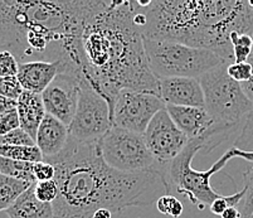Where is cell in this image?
<instances>
[{"label":"cell","mask_w":253,"mask_h":218,"mask_svg":"<svg viewBox=\"0 0 253 218\" xmlns=\"http://www.w3.org/2000/svg\"><path fill=\"white\" fill-rule=\"evenodd\" d=\"M159 95L165 105L204 107L201 80L189 77H168L159 80Z\"/></svg>","instance_id":"obj_13"},{"label":"cell","mask_w":253,"mask_h":218,"mask_svg":"<svg viewBox=\"0 0 253 218\" xmlns=\"http://www.w3.org/2000/svg\"><path fill=\"white\" fill-rule=\"evenodd\" d=\"M136 10V1L125 0H88L87 4L81 37L84 80L107 101L111 120L123 89L159 95V80L149 66L144 37L135 23Z\"/></svg>","instance_id":"obj_2"},{"label":"cell","mask_w":253,"mask_h":218,"mask_svg":"<svg viewBox=\"0 0 253 218\" xmlns=\"http://www.w3.org/2000/svg\"><path fill=\"white\" fill-rule=\"evenodd\" d=\"M163 109H165V102L156 93L123 89L115 101L112 125L144 135L154 116Z\"/></svg>","instance_id":"obj_10"},{"label":"cell","mask_w":253,"mask_h":218,"mask_svg":"<svg viewBox=\"0 0 253 218\" xmlns=\"http://www.w3.org/2000/svg\"><path fill=\"white\" fill-rule=\"evenodd\" d=\"M156 210L162 215L169 216L172 218H178L183 215L184 206L175 196L165 194L156 201Z\"/></svg>","instance_id":"obj_22"},{"label":"cell","mask_w":253,"mask_h":218,"mask_svg":"<svg viewBox=\"0 0 253 218\" xmlns=\"http://www.w3.org/2000/svg\"><path fill=\"white\" fill-rule=\"evenodd\" d=\"M248 4H250V6H251V8L253 9V0H248Z\"/></svg>","instance_id":"obj_36"},{"label":"cell","mask_w":253,"mask_h":218,"mask_svg":"<svg viewBox=\"0 0 253 218\" xmlns=\"http://www.w3.org/2000/svg\"><path fill=\"white\" fill-rule=\"evenodd\" d=\"M33 174L37 182H47V180H53L54 179V167L47 162L34 163L33 165Z\"/></svg>","instance_id":"obj_31"},{"label":"cell","mask_w":253,"mask_h":218,"mask_svg":"<svg viewBox=\"0 0 253 218\" xmlns=\"http://www.w3.org/2000/svg\"><path fill=\"white\" fill-rule=\"evenodd\" d=\"M0 145H10V146H34L37 145L36 140L31 136L27 131L19 128L13 130L9 134L0 136Z\"/></svg>","instance_id":"obj_24"},{"label":"cell","mask_w":253,"mask_h":218,"mask_svg":"<svg viewBox=\"0 0 253 218\" xmlns=\"http://www.w3.org/2000/svg\"><path fill=\"white\" fill-rule=\"evenodd\" d=\"M19 128L20 121L17 110H13L8 114L0 116V136L9 134L10 131L19 129Z\"/></svg>","instance_id":"obj_30"},{"label":"cell","mask_w":253,"mask_h":218,"mask_svg":"<svg viewBox=\"0 0 253 218\" xmlns=\"http://www.w3.org/2000/svg\"><path fill=\"white\" fill-rule=\"evenodd\" d=\"M0 157L19 162L39 163L43 162V154L37 145L34 146H10L0 145Z\"/></svg>","instance_id":"obj_21"},{"label":"cell","mask_w":253,"mask_h":218,"mask_svg":"<svg viewBox=\"0 0 253 218\" xmlns=\"http://www.w3.org/2000/svg\"><path fill=\"white\" fill-rule=\"evenodd\" d=\"M19 71V62L10 52H0V77H15Z\"/></svg>","instance_id":"obj_28"},{"label":"cell","mask_w":253,"mask_h":218,"mask_svg":"<svg viewBox=\"0 0 253 218\" xmlns=\"http://www.w3.org/2000/svg\"><path fill=\"white\" fill-rule=\"evenodd\" d=\"M252 40H253V33H252Z\"/></svg>","instance_id":"obj_38"},{"label":"cell","mask_w":253,"mask_h":218,"mask_svg":"<svg viewBox=\"0 0 253 218\" xmlns=\"http://www.w3.org/2000/svg\"><path fill=\"white\" fill-rule=\"evenodd\" d=\"M98 146L106 164L117 172L135 174L159 169L142 135L112 126L98 140Z\"/></svg>","instance_id":"obj_8"},{"label":"cell","mask_w":253,"mask_h":218,"mask_svg":"<svg viewBox=\"0 0 253 218\" xmlns=\"http://www.w3.org/2000/svg\"><path fill=\"white\" fill-rule=\"evenodd\" d=\"M142 136L156 163L165 167L175 159L190 141L171 120L167 109L154 116Z\"/></svg>","instance_id":"obj_11"},{"label":"cell","mask_w":253,"mask_h":218,"mask_svg":"<svg viewBox=\"0 0 253 218\" xmlns=\"http://www.w3.org/2000/svg\"><path fill=\"white\" fill-rule=\"evenodd\" d=\"M92 218H112V212L109 210H98Z\"/></svg>","instance_id":"obj_35"},{"label":"cell","mask_w":253,"mask_h":218,"mask_svg":"<svg viewBox=\"0 0 253 218\" xmlns=\"http://www.w3.org/2000/svg\"><path fill=\"white\" fill-rule=\"evenodd\" d=\"M59 193L58 185L56 180H47V182H37L34 184V194L37 198L43 203H54Z\"/></svg>","instance_id":"obj_23"},{"label":"cell","mask_w":253,"mask_h":218,"mask_svg":"<svg viewBox=\"0 0 253 218\" xmlns=\"http://www.w3.org/2000/svg\"><path fill=\"white\" fill-rule=\"evenodd\" d=\"M33 165L34 163L19 162V160L0 157V174L23 180L29 184H34L37 180L33 174Z\"/></svg>","instance_id":"obj_20"},{"label":"cell","mask_w":253,"mask_h":218,"mask_svg":"<svg viewBox=\"0 0 253 218\" xmlns=\"http://www.w3.org/2000/svg\"><path fill=\"white\" fill-rule=\"evenodd\" d=\"M165 109L171 120L189 140L203 136L217 125L207 112L206 107L165 105Z\"/></svg>","instance_id":"obj_14"},{"label":"cell","mask_w":253,"mask_h":218,"mask_svg":"<svg viewBox=\"0 0 253 218\" xmlns=\"http://www.w3.org/2000/svg\"><path fill=\"white\" fill-rule=\"evenodd\" d=\"M17 102L20 128L36 140L39 126L47 114L44 104H43L42 95L31 92V91H24L22 96L18 98Z\"/></svg>","instance_id":"obj_17"},{"label":"cell","mask_w":253,"mask_h":218,"mask_svg":"<svg viewBox=\"0 0 253 218\" xmlns=\"http://www.w3.org/2000/svg\"><path fill=\"white\" fill-rule=\"evenodd\" d=\"M231 63H222L199 77L204 93L206 110L215 124L237 126L253 111V104L243 92L241 84L227 73Z\"/></svg>","instance_id":"obj_7"},{"label":"cell","mask_w":253,"mask_h":218,"mask_svg":"<svg viewBox=\"0 0 253 218\" xmlns=\"http://www.w3.org/2000/svg\"><path fill=\"white\" fill-rule=\"evenodd\" d=\"M59 72L61 68L58 63L42 61L27 62L19 63L17 77L24 91L42 95Z\"/></svg>","instance_id":"obj_16"},{"label":"cell","mask_w":253,"mask_h":218,"mask_svg":"<svg viewBox=\"0 0 253 218\" xmlns=\"http://www.w3.org/2000/svg\"><path fill=\"white\" fill-rule=\"evenodd\" d=\"M17 106H18L17 101L0 96V116H1V115L8 114V112L13 111V110H17Z\"/></svg>","instance_id":"obj_33"},{"label":"cell","mask_w":253,"mask_h":218,"mask_svg":"<svg viewBox=\"0 0 253 218\" xmlns=\"http://www.w3.org/2000/svg\"><path fill=\"white\" fill-rule=\"evenodd\" d=\"M43 162L56 171L59 193L53 203L54 218H92L98 210L145 207L171 190L162 169L128 174L110 168L98 141L82 143L70 136L62 153Z\"/></svg>","instance_id":"obj_1"},{"label":"cell","mask_w":253,"mask_h":218,"mask_svg":"<svg viewBox=\"0 0 253 218\" xmlns=\"http://www.w3.org/2000/svg\"><path fill=\"white\" fill-rule=\"evenodd\" d=\"M36 184V183H34ZM34 184L5 211L8 218H54L52 203H43L34 194Z\"/></svg>","instance_id":"obj_18"},{"label":"cell","mask_w":253,"mask_h":218,"mask_svg":"<svg viewBox=\"0 0 253 218\" xmlns=\"http://www.w3.org/2000/svg\"><path fill=\"white\" fill-rule=\"evenodd\" d=\"M88 0H0V52L19 63L53 62L61 72L84 79L81 37Z\"/></svg>","instance_id":"obj_3"},{"label":"cell","mask_w":253,"mask_h":218,"mask_svg":"<svg viewBox=\"0 0 253 218\" xmlns=\"http://www.w3.org/2000/svg\"><path fill=\"white\" fill-rule=\"evenodd\" d=\"M144 47L149 66L158 80L168 77L199 79L222 63H228L211 50L175 42L144 38Z\"/></svg>","instance_id":"obj_6"},{"label":"cell","mask_w":253,"mask_h":218,"mask_svg":"<svg viewBox=\"0 0 253 218\" xmlns=\"http://www.w3.org/2000/svg\"><path fill=\"white\" fill-rule=\"evenodd\" d=\"M107 101L84 79L81 80L75 118L68 126L70 136L82 143H96L112 128Z\"/></svg>","instance_id":"obj_9"},{"label":"cell","mask_w":253,"mask_h":218,"mask_svg":"<svg viewBox=\"0 0 253 218\" xmlns=\"http://www.w3.org/2000/svg\"><path fill=\"white\" fill-rule=\"evenodd\" d=\"M32 184L0 174V212L8 211Z\"/></svg>","instance_id":"obj_19"},{"label":"cell","mask_w":253,"mask_h":218,"mask_svg":"<svg viewBox=\"0 0 253 218\" xmlns=\"http://www.w3.org/2000/svg\"><path fill=\"white\" fill-rule=\"evenodd\" d=\"M247 62L250 63L251 66H252V77H251L247 82H245V84H241V86H242L243 92L246 93V96L250 98V101L253 104V49H252V53H251L250 58H248Z\"/></svg>","instance_id":"obj_32"},{"label":"cell","mask_w":253,"mask_h":218,"mask_svg":"<svg viewBox=\"0 0 253 218\" xmlns=\"http://www.w3.org/2000/svg\"><path fill=\"white\" fill-rule=\"evenodd\" d=\"M248 218H253V215H251V216H250V217H248Z\"/></svg>","instance_id":"obj_37"},{"label":"cell","mask_w":253,"mask_h":218,"mask_svg":"<svg viewBox=\"0 0 253 218\" xmlns=\"http://www.w3.org/2000/svg\"><path fill=\"white\" fill-rule=\"evenodd\" d=\"M227 73L232 80L238 84H245L252 77V66L248 62H243V63L233 62L227 67Z\"/></svg>","instance_id":"obj_29"},{"label":"cell","mask_w":253,"mask_h":218,"mask_svg":"<svg viewBox=\"0 0 253 218\" xmlns=\"http://www.w3.org/2000/svg\"><path fill=\"white\" fill-rule=\"evenodd\" d=\"M243 179H245V187L243 188L246 189V194L241 203L239 211H241L242 218H248L251 215H253V168L245 172Z\"/></svg>","instance_id":"obj_25"},{"label":"cell","mask_w":253,"mask_h":218,"mask_svg":"<svg viewBox=\"0 0 253 218\" xmlns=\"http://www.w3.org/2000/svg\"><path fill=\"white\" fill-rule=\"evenodd\" d=\"M70 140L68 126L56 118L45 114L37 132L36 144L43 154V160L57 157Z\"/></svg>","instance_id":"obj_15"},{"label":"cell","mask_w":253,"mask_h":218,"mask_svg":"<svg viewBox=\"0 0 253 218\" xmlns=\"http://www.w3.org/2000/svg\"><path fill=\"white\" fill-rule=\"evenodd\" d=\"M81 80L70 73H58L42 93L45 112L70 126L75 118Z\"/></svg>","instance_id":"obj_12"},{"label":"cell","mask_w":253,"mask_h":218,"mask_svg":"<svg viewBox=\"0 0 253 218\" xmlns=\"http://www.w3.org/2000/svg\"><path fill=\"white\" fill-rule=\"evenodd\" d=\"M145 15L144 38L167 41L217 53L233 63L231 34L253 33L248 0H136Z\"/></svg>","instance_id":"obj_4"},{"label":"cell","mask_w":253,"mask_h":218,"mask_svg":"<svg viewBox=\"0 0 253 218\" xmlns=\"http://www.w3.org/2000/svg\"><path fill=\"white\" fill-rule=\"evenodd\" d=\"M24 92L18 77H0V96L18 101Z\"/></svg>","instance_id":"obj_27"},{"label":"cell","mask_w":253,"mask_h":218,"mask_svg":"<svg viewBox=\"0 0 253 218\" xmlns=\"http://www.w3.org/2000/svg\"><path fill=\"white\" fill-rule=\"evenodd\" d=\"M234 129H236L234 126L217 124L206 135L190 140L178 157L171 160L169 165H167L168 169L165 173L170 188H175L176 193L186 197L190 203L198 206L199 210H203L206 206H211L215 199L222 197V194L217 193L211 185V176L213 174L222 171L227 163L233 158H241L247 162H253V151H245L233 146L225 151L209 171L199 172L192 168V162L198 151L202 149L211 151L223 141L222 139H218V135L228 137Z\"/></svg>","instance_id":"obj_5"},{"label":"cell","mask_w":253,"mask_h":218,"mask_svg":"<svg viewBox=\"0 0 253 218\" xmlns=\"http://www.w3.org/2000/svg\"><path fill=\"white\" fill-rule=\"evenodd\" d=\"M222 218H242L241 216V211L238 207H228L227 210L223 212V215L220 216Z\"/></svg>","instance_id":"obj_34"},{"label":"cell","mask_w":253,"mask_h":218,"mask_svg":"<svg viewBox=\"0 0 253 218\" xmlns=\"http://www.w3.org/2000/svg\"><path fill=\"white\" fill-rule=\"evenodd\" d=\"M233 146L241 150L253 151V111H251L246 118L242 131L236 139Z\"/></svg>","instance_id":"obj_26"}]
</instances>
